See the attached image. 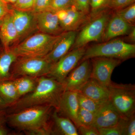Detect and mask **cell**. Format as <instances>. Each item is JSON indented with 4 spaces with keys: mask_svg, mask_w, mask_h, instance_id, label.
Listing matches in <instances>:
<instances>
[{
    "mask_svg": "<svg viewBox=\"0 0 135 135\" xmlns=\"http://www.w3.org/2000/svg\"><path fill=\"white\" fill-rule=\"evenodd\" d=\"M65 91L62 83L47 76L38 77L35 89L10 105L11 113L27 107L49 105L58 110L61 96Z\"/></svg>",
    "mask_w": 135,
    "mask_h": 135,
    "instance_id": "6da1fadb",
    "label": "cell"
},
{
    "mask_svg": "<svg viewBox=\"0 0 135 135\" xmlns=\"http://www.w3.org/2000/svg\"><path fill=\"white\" fill-rule=\"evenodd\" d=\"M53 108L49 105L27 107L11 113L7 120L12 127L29 134H52L49 121Z\"/></svg>",
    "mask_w": 135,
    "mask_h": 135,
    "instance_id": "7a4b0ae2",
    "label": "cell"
},
{
    "mask_svg": "<svg viewBox=\"0 0 135 135\" xmlns=\"http://www.w3.org/2000/svg\"><path fill=\"white\" fill-rule=\"evenodd\" d=\"M135 45L119 39L110 40L86 49L81 61L97 57H110L125 60L134 57Z\"/></svg>",
    "mask_w": 135,
    "mask_h": 135,
    "instance_id": "3957f363",
    "label": "cell"
},
{
    "mask_svg": "<svg viewBox=\"0 0 135 135\" xmlns=\"http://www.w3.org/2000/svg\"><path fill=\"white\" fill-rule=\"evenodd\" d=\"M59 35L40 32L26 38L10 49L18 57H42L51 50Z\"/></svg>",
    "mask_w": 135,
    "mask_h": 135,
    "instance_id": "277c9868",
    "label": "cell"
},
{
    "mask_svg": "<svg viewBox=\"0 0 135 135\" xmlns=\"http://www.w3.org/2000/svg\"><path fill=\"white\" fill-rule=\"evenodd\" d=\"M109 88V101L122 118L128 119L135 114V85L112 82Z\"/></svg>",
    "mask_w": 135,
    "mask_h": 135,
    "instance_id": "5b68a950",
    "label": "cell"
},
{
    "mask_svg": "<svg viewBox=\"0 0 135 135\" xmlns=\"http://www.w3.org/2000/svg\"><path fill=\"white\" fill-rule=\"evenodd\" d=\"M53 64L42 57H18L12 65V80L22 76L38 78L47 76Z\"/></svg>",
    "mask_w": 135,
    "mask_h": 135,
    "instance_id": "8992f818",
    "label": "cell"
},
{
    "mask_svg": "<svg viewBox=\"0 0 135 135\" xmlns=\"http://www.w3.org/2000/svg\"><path fill=\"white\" fill-rule=\"evenodd\" d=\"M111 17L109 12L104 11L91 18L92 19L86 23L79 33L77 34L71 49L85 47L90 42L102 39L107 25Z\"/></svg>",
    "mask_w": 135,
    "mask_h": 135,
    "instance_id": "52a82bcc",
    "label": "cell"
},
{
    "mask_svg": "<svg viewBox=\"0 0 135 135\" xmlns=\"http://www.w3.org/2000/svg\"><path fill=\"white\" fill-rule=\"evenodd\" d=\"M85 47L73 49L53 64L47 76L62 83L70 73L82 59L86 50Z\"/></svg>",
    "mask_w": 135,
    "mask_h": 135,
    "instance_id": "ba28073f",
    "label": "cell"
},
{
    "mask_svg": "<svg viewBox=\"0 0 135 135\" xmlns=\"http://www.w3.org/2000/svg\"><path fill=\"white\" fill-rule=\"evenodd\" d=\"M92 64L90 78L107 87L112 83L111 76L115 68L122 62V60L104 57H97L90 59Z\"/></svg>",
    "mask_w": 135,
    "mask_h": 135,
    "instance_id": "9c48e42d",
    "label": "cell"
},
{
    "mask_svg": "<svg viewBox=\"0 0 135 135\" xmlns=\"http://www.w3.org/2000/svg\"><path fill=\"white\" fill-rule=\"evenodd\" d=\"M92 64L90 59L82 60L66 78L63 84L65 91L78 92L91 77Z\"/></svg>",
    "mask_w": 135,
    "mask_h": 135,
    "instance_id": "30bf717a",
    "label": "cell"
},
{
    "mask_svg": "<svg viewBox=\"0 0 135 135\" xmlns=\"http://www.w3.org/2000/svg\"><path fill=\"white\" fill-rule=\"evenodd\" d=\"M56 12L64 31H76L89 18V16L79 11L73 5Z\"/></svg>",
    "mask_w": 135,
    "mask_h": 135,
    "instance_id": "8fae6325",
    "label": "cell"
},
{
    "mask_svg": "<svg viewBox=\"0 0 135 135\" xmlns=\"http://www.w3.org/2000/svg\"><path fill=\"white\" fill-rule=\"evenodd\" d=\"M122 118L109 100L102 104L94 113V120L91 126L97 129L111 127L116 126Z\"/></svg>",
    "mask_w": 135,
    "mask_h": 135,
    "instance_id": "7c38bea8",
    "label": "cell"
},
{
    "mask_svg": "<svg viewBox=\"0 0 135 135\" xmlns=\"http://www.w3.org/2000/svg\"><path fill=\"white\" fill-rule=\"evenodd\" d=\"M19 40L36 28L35 13L32 11H22L12 9L9 11Z\"/></svg>",
    "mask_w": 135,
    "mask_h": 135,
    "instance_id": "4fadbf2b",
    "label": "cell"
},
{
    "mask_svg": "<svg viewBox=\"0 0 135 135\" xmlns=\"http://www.w3.org/2000/svg\"><path fill=\"white\" fill-rule=\"evenodd\" d=\"M76 31H64L59 35L53 48L45 57L52 64L56 62L72 48L77 35Z\"/></svg>",
    "mask_w": 135,
    "mask_h": 135,
    "instance_id": "5bb4252c",
    "label": "cell"
},
{
    "mask_svg": "<svg viewBox=\"0 0 135 135\" xmlns=\"http://www.w3.org/2000/svg\"><path fill=\"white\" fill-rule=\"evenodd\" d=\"M80 107L77 98V92L66 90L63 92L58 110L64 117L70 119L77 128L79 127L77 114Z\"/></svg>",
    "mask_w": 135,
    "mask_h": 135,
    "instance_id": "9a60e30c",
    "label": "cell"
},
{
    "mask_svg": "<svg viewBox=\"0 0 135 135\" xmlns=\"http://www.w3.org/2000/svg\"><path fill=\"white\" fill-rule=\"evenodd\" d=\"M35 16L36 28L41 32L56 36L64 32L56 12L46 11L35 13Z\"/></svg>",
    "mask_w": 135,
    "mask_h": 135,
    "instance_id": "2e32d148",
    "label": "cell"
},
{
    "mask_svg": "<svg viewBox=\"0 0 135 135\" xmlns=\"http://www.w3.org/2000/svg\"><path fill=\"white\" fill-rule=\"evenodd\" d=\"M100 104L109 100L110 90L107 87L92 78L85 83L78 92Z\"/></svg>",
    "mask_w": 135,
    "mask_h": 135,
    "instance_id": "e0dca14e",
    "label": "cell"
},
{
    "mask_svg": "<svg viewBox=\"0 0 135 135\" xmlns=\"http://www.w3.org/2000/svg\"><path fill=\"white\" fill-rule=\"evenodd\" d=\"M133 26L115 14L109 19L101 40L108 41L118 36L127 35Z\"/></svg>",
    "mask_w": 135,
    "mask_h": 135,
    "instance_id": "ac0fdd59",
    "label": "cell"
},
{
    "mask_svg": "<svg viewBox=\"0 0 135 135\" xmlns=\"http://www.w3.org/2000/svg\"><path fill=\"white\" fill-rule=\"evenodd\" d=\"M0 37L5 50L9 49L12 44L19 40L18 34L9 12L4 16L0 24Z\"/></svg>",
    "mask_w": 135,
    "mask_h": 135,
    "instance_id": "d6986e66",
    "label": "cell"
},
{
    "mask_svg": "<svg viewBox=\"0 0 135 135\" xmlns=\"http://www.w3.org/2000/svg\"><path fill=\"white\" fill-rule=\"evenodd\" d=\"M51 115L54 128L52 134L78 135L77 127L69 118L59 115L56 109Z\"/></svg>",
    "mask_w": 135,
    "mask_h": 135,
    "instance_id": "ffe728a7",
    "label": "cell"
},
{
    "mask_svg": "<svg viewBox=\"0 0 135 135\" xmlns=\"http://www.w3.org/2000/svg\"><path fill=\"white\" fill-rule=\"evenodd\" d=\"M18 57L10 48L0 56V81L12 80L11 68Z\"/></svg>",
    "mask_w": 135,
    "mask_h": 135,
    "instance_id": "44dd1931",
    "label": "cell"
},
{
    "mask_svg": "<svg viewBox=\"0 0 135 135\" xmlns=\"http://www.w3.org/2000/svg\"><path fill=\"white\" fill-rule=\"evenodd\" d=\"M37 79L28 76H22L12 80L19 98L34 90L37 84Z\"/></svg>",
    "mask_w": 135,
    "mask_h": 135,
    "instance_id": "7402d4cb",
    "label": "cell"
},
{
    "mask_svg": "<svg viewBox=\"0 0 135 135\" xmlns=\"http://www.w3.org/2000/svg\"><path fill=\"white\" fill-rule=\"evenodd\" d=\"M0 96L9 107L19 99L16 89L12 80L0 81Z\"/></svg>",
    "mask_w": 135,
    "mask_h": 135,
    "instance_id": "603a6c76",
    "label": "cell"
},
{
    "mask_svg": "<svg viewBox=\"0 0 135 135\" xmlns=\"http://www.w3.org/2000/svg\"><path fill=\"white\" fill-rule=\"evenodd\" d=\"M77 98L80 107L94 113L103 104L98 103L79 92H77Z\"/></svg>",
    "mask_w": 135,
    "mask_h": 135,
    "instance_id": "cb8c5ba5",
    "label": "cell"
},
{
    "mask_svg": "<svg viewBox=\"0 0 135 135\" xmlns=\"http://www.w3.org/2000/svg\"><path fill=\"white\" fill-rule=\"evenodd\" d=\"M131 25L135 22V4H131L126 7L116 11V14Z\"/></svg>",
    "mask_w": 135,
    "mask_h": 135,
    "instance_id": "d4e9b609",
    "label": "cell"
},
{
    "mask_svg": "<svg viewBox=\"0 0 135 135\" xmlns=\"http://www.w3.org/2000/svg\"><path fill=\"white\" fill-rule=\"evenodd\" d=\"M110 0H90V13L92 18L108 8Z\"/></svg>",
    "mask_w": 135,
    "mask_h": 135,
    "instance_id": "484cf974",
    "label": "cell"
},
{
    "mask_svg": "<svg viewBox=\"0 0 135 135\" xmlns=\"http://www.w3.org/2000/svg\"><path fill=\"white\" fill-rule=\"evenodd\" d=\"M77 119L79 126H91L94 120V113L80 107Z\"/></svg>",
    "mask_w": 135,
    "mask_h": 135,
    "instance_id": "4316f807",
    "label": "cell"
},
{
    "mask_svg": "<svg viewBox=\"0 0 135 135\" xmlns=\"http://www.w3.org/2000/svg\"><path fill=\"white\" fill-rule=\"evenodd\" d=\"M122 135H135V114L128 119L122 118Z\"/></svg>",
    "mask_w": 135,
    "mask_h": 135,
    "instance_id": "83f0119b",
    "label": "cell"
},
{
    "mask_svg": "<svg viewBox=\"0 0 135 135\" xmlns=\"http://www.w3.org/2000/svg\"><path fill=\"white\" fill-rule=\"evenodd\" d=\"M35 4V0H17L12 5V7L22 11H33Z\"/></svg>",
    "mask_w": 135,
    "mask_h": 135,
    "instance_id": "f1b7e54d",
    "label": "cell"
},
{
    "mask_svg": "<svg viewBox=\"0 0 135 135\" xmlns=\"http://www.w3.org/2000/svg\"><path fill=\"white\" fill-rule=\"evenodd\" d=\"M72 0H53L50 7L48 11L56 12L73 6Z\"/></svg>",
    "mask_w": 135,
    "mask_h": 135,
    "instance_id": "f546056e",
    "label": "cell"
},
{
    "mask_svg": "<svg viewBox=\"0 0 135 135\" xmlns=\"http://www.w3.org/2000/svg\"><path fill=\"white\" fill-rule=\"evenodd\" d=\"M73 5L76 9L85 15L89 16L90 0H72Z\"/></svg>",
    "mask_w": 135,
    "mask_h": 135,
    "instance_id": "4dcf8cb0",
    "label": "cell"
},
{
    "mask_svg": "<svg viewBox=\"0 0 135 135\" xmlns=\"http://www.w3.org/2000/svg\"><path fill=\"white\" fill-rule=\"evenodd\" d=\"M97 129L99 135H122V127L120 121L116 126Z\"/></svg>",
    "mask_w": 135,
    "mask_h": 135,
    "instance_id": "1f68e13d",
    "label": "cell"
},
{
    "mask_svg": "<svg viewBox=\"0 0 135 135\" xmlns=\"http://www.w3.org/2000/svg\"><path fill=\"white\" fill-rule=\"evenodd\" d=\"M135 0H110L108 8L117 11L134 3Z\"/></svg>",
    "mask_w": 135,
    "mask_h": 135,
    "instance_id": "d6a6232c",
    "label": "cell"
},
{
    "mask_svg": "<svg viewBox=\"0 0 135 135\" xmlns=\"http://www.w3.org/2000/svg\"><path fill=\"white\" fill-rule=\"evenodd\" d=\"M52 1L53 0H36L33 12L36 13L48 10Z\"/></svg>",
    "mask_w": 135,
    "mask_h": 135,
    "instance_id": "836d02e7",
    "label": "cell"
},
{
    "mask_svg": "<svg viewBox=\"0 0 135 135\" xmlns=\"http://www.w3.org/2000/svg\"><path fill=\"white\" fill-rule=\"evenodd\" d=\"M78 128L79 134L82 135H99L98 130L92 126H80Z\"/></svg>",
    "mask_w": 135,
    "mask_h": 135,
    "instance_id": "e575fe53",
    "label": "cell"
},
{
    "mask_svg": "<svg viewBox=\"0 0 135 135\" xmlns=\"http://www.w3.org/2000/svg\"><path fill=\"white\" fill-rule=\"evenodd\" d=\"M7 5L2 0H0V17H4L9 12Z\"/></svg>",
    "mask_w": 135,
    "mask_h": 135,
    "instance_id": "d590c367",
    "label": "cell"
},
{
    "mask_svg": "<svg viewBox=\"0 0 135 135\" xmlns=\"http://www.w3.org/2000/svg\"><path fill=\"white\" fill-rule=\"evenodd\" d=\"M128 40L131 42H134L135 41V27L132 26L130 31L128 34Z\"/></svg>",
    "mask_w": 135,
    "mask_h": 135,
    "instance_id": "8d00e7d4",
    "label": "cell"
},
{
    "mask_svg": "<svg viewBox=\"0 0 135 135\" xmlns=\"http://www.w3.org/2000/svg\"><path fill=\"white\" fill-rule=\"evenodd\" d=\"M4 119L0 118V135H7L8 134V131L4 126Z\"/></svg>",
    "mask_w": 135,
    "mask_h": 135,
    "instance_id": "74e56055",
    "label": "cell"
},
{
    "mask_svg": "<svg viewBox=\"0 0 135 135\" xmlns=\"http://www.w3.org/2000/svg\"><path fill=\"white\" fill-rule=\"evenodd\" d=\"M9 107L8 105L5 102L2 97L0 96V108Z\"/></svg>",
    "mask_w": 135,
    "mask_h": 135,
    "instance_id": "f35d334b",
    "label": "cell"
},
{
    "mask_svg": "<svg viewBox=\"0 0 135 135\" xmlns=\"http://www.w3.org/2000/svg\"><path fill=\"white\" fill-rule=\"evenodd\" d=\"M6 3H10V4H13L16 2L17 0H2Z\"/></svg>",
    "mask_w": 135,
    "mask_h": 135,
    "instance_id": "ab89813d",
    "label": "cell"
},
{
    "mask_svg": "<svg viewBox=\"0 0 135 135\" xmlns=\"http://www.w3.org/2000/svg\"><path fill=\"white\" fill-rule=\"evenodd\" d=\"M0 17V24H1L3 18V17Z\"/></svg>",
    "mask_w": 135,
    "mask_h": 135,
    "instance_id": "60d3db41",
    "label": "cell"
},
{
    "mask_svg": "<svg viewBox=\"0 0 135 135\" xmlns=\"http://www.w3.org/2000/svg\"><path fill=\"white\" fill-rule=\"evenodd\" d=\"M36 0H35V2H36Z\"/></svg>",
    "mask_w": 135,
    "mask_h": 135,
    "instance_id": "b9f144b4",
    "label": "cell"
}]
</instances>
